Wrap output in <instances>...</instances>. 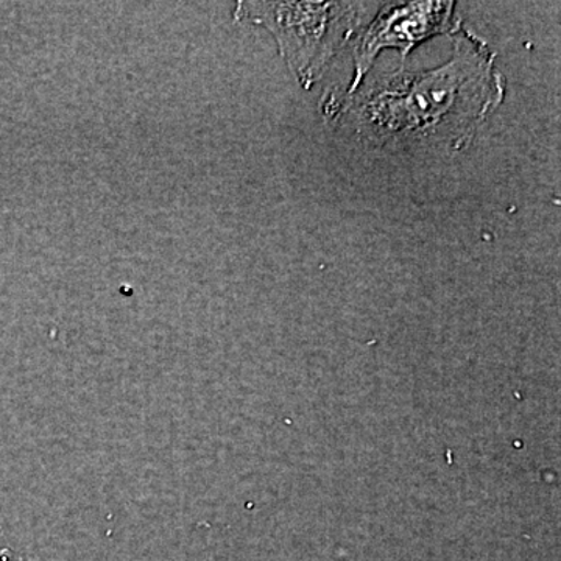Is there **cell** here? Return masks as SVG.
<instances>
[{"label": "cell", "mask_w": 561, "mask_h": 561, "mask_svg": "<svg viewBox=\"0 0 561 561\" xmlns=\"http://www.w3.org/2000/svg\"><path fill=\"white\" fill-rule=\"evenodd\" d=\"M448 62L430 70L383 73L351 98L324 103L362 140L390 150L460 151L470 146L505 95L490 47L471 32L454 33Z\"/></svg>", "instance_id": "cell-1"}, {"label": "cell", "mask_w": 561, "mask_h": 561, "mask_svg": "<svg viewBox=\"0 0 561 561\" xmlns=\"http://www.w3.org/2000/svg\"><path fill=\"white\" fill-rule=\"evenodd\" d=\"M0 561H16V559H14L13 552L10 549H2L0 551Z\"/></svg>", "instance_id": "cell-4"}, {"label": "cell", "mask_w": 561, "mask_h": 561, "mask_svg": "<svg viewBox=\"0 0 561 561\" xmlns=\"http://www.w3.org/2000/svg\"><path fill=\"white\" fill-rule=\"evenodd\" d=\"M373 3L245 2L236 18L264 25L275 36L280 57L305 90L327 72L335 55L356 38Z\"/></svg>", "instance_id": "cell-2"}, {"label": "cell", "mask_w": 561, "mask_h": 561, "mask_svg": "<svg viewBox=\"0 0 561 561\" xmlns=\"http://www.w3.org/2000/svg\"><path fill=\"white\" fill-rule=\"evenodd\" d=\"M378 7L373 20L354 38L353 79L341 98H351L362 88L382 50L397 49L405 61L413 47L424 41L460 31L456 2L426 0L379 3Z\"/></svg>", "instance_id": "cell-3"}, {"label": "cell", "mask_w": 561, "mask_h": 561, "mask_svg": "<svg viewBox=\"0 0 561 561\" xmlns=\"http://www.w3.org/2000/svg\"><path fill=\"white\" fill-rule=\"evenodd\" d=\"M0 535H2V526H0Z\"/></svg>", "instance_id": "cell-5"}]
</instances>
